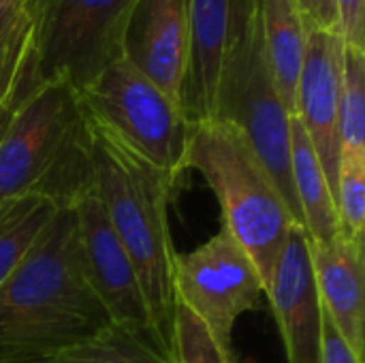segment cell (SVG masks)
Wrapping results in <instances>:
<instances>
[{"mask_svg":"<svg viewBox=\"0 0 365 363\" xmlns=\"http://www.w3.org/2000/svg\"><path fill=\"white\" fill-rule=\"evenodd\" d=\"M107 323L86 274L77 216L58 208L0 285V349L49 355Z\"/></svg>","mask_w":365,"mask_h":363,"instance_id":"1","label":"cell"},{"mask_svg":"<svg viewBox=\"0 0 365 363\" xmlns=\"http://www.w3.org/2000/svg\"><path fill=\"white\" fill-rule=\"evenodd\" d=\"M88 120L94 190L103 212L130 257L158 347L173 359V263L169 203L175 186L109 131Z\"/></svg>","mask_w":365,"mask_h":363,"instance_id":"2","label":"cell"},{"mask_svg":"<svg viewBox=\"0 0 365 363\" xmlns=\"http://www.w3.org/2000/svg\"><path fill=\"white\" fill-rule=\"evenodd\" d=\"M92 184V139L77 92L64 81L41 83L13 109L0 139V205L34 195L71 208Z\"/></svg>","mask_w":365,"mask_h":363,"instance_id":"3","label":"cell"},{"mask_svg":"<svg viewBox=\"0 0 365 363\" xmlns=\"http://www.w3.org/2000/svg\"><path fill=\"white\" fill-rule=\"evenodd\" d=\"M186 171H197L218 199L222 229L248 252L265 291L289 233L299 225L244 133L227 120L190 124Z\"/></svg>","mask_w":365,"mask_h":363,"instance_id":"4","label":"cell"},{"mask_svg":"<svg viewBox=\"0 0 365 363\" xmlns=\"http://www.w3.org/2000/svg\"><path fill=\"white\" fill-rule=\"evenodd\" d=\"M216 120H227L244 133L302 225L291 182V116L272 73L261 0H237L218 88Z\"/></svg>","mask_w":365,"mask_h":363,"instance_id":"5","label":"cell"},{"mask_svg":"<svg viewBox=\"0 0 365 363\" xmlns=\"http://www.w3.org/2000/svg\"><path fill=\"white\" fill-rule=\"evenodd\" d=\"M77 96L90 120L158 169L175 188L180 186L186 175L190 122L178 103L124 58L105 68Z\"/></svg>","mask_w":365,"mask_h":363,"instance_id":"6","label":"cell"},{"mask_svg":"<svg viewBox=\"0 0 365 363\" xmlns=\"http://www.w3.org/2000/svg\"><path fill=\"white\" fill-rule=\"evenodd\" d=\"M135 0H30L36 19V83L64 81L86 90L122 60Z\"/></svg>","mask_w":365,"mask_h":363,"instance_id":"7","label":"cell"},{"mask_svg":"<svg viewBox=\"0 0 365 363\" xmlns=\"http://www.w3.org/2000/svg\"><path fill=\"white\" fill-rule=\"evenodd\" d=\"M173 293L222 349H233V327L257 308L265 285L248 252L220 227L199 248L175 255Z\"/></svg>","mask_w":365,"mask_h":363,"instance_id":"8","label":"cell"},{"mask_svg":"<svg viewBox=\"0 0 365 363\" xmlns=\"http://www.w3.org/2000/svg\"><path fill=\"white\" fill-rule=\"evenodd\" d=\"M71 208L77 216L86 274L109 317V323L135 336H143L158 347L135 265L113 233L96 197L94 184Z\"/></svg>","mask_w":365,"mask_h":363,"instance_id":"9","label":"cell"},{"mask_svg":"<svg viewBox=\"0 0 365 363\" xmlns=\"http://www.w3.org/2000/svg\"><path fill=\"white\" fill-rule=\"evenodd\" d=\"M344 39L334 30L306 26L304 62L297 83L295 118L304 126L336 199L340 141L338 109L342 88Z\"/></svg>","mask_w":365,"mask_h":363,"instance_id":"10","label":"cell"},{"mask_svg":"<svg viewBox=\"0 0 365 363\" xmlns=\"http://www.w3.org/2000/svg\"><path fill=\"white\" fill-rule=\"evenodd\" d=\"M284 344L287 363H321L323 306L317 293L308 235L293 227L265 291Z\"/></svg>","mask_w":365,"mask_h":363,"instance_id":"11","label":"cell"},{"mask_svg":"<svg viewBox=\"0 0 365 363\" xmlns=\"http://www.w3.org/2000/svg\"><path fill=\"white\" fill-rule=\"evenodd\" d=\"M122 56L180 105L188 60L182 0H135L124 28Z\"/></svg>","mask_w":365,"mask_h":363,"instance_id":"12","label":"cell"},{"mask_svg":"<svg viewBox=\"0 0 365 363\" xmlns=\"http://www.w3.org/2000/svg\"><path fill=\"white\" fill-rule=\"evenodd\" d=\"M188 30V60L182 113L190 124L216 120L218 88L233 32L237 0H182Z\"/></svg>","mask_w":365,"mask_h":363,"instance_id":"13","label":"cell"},{"mask_svg":"<svg viewBox=\"0 0 365 363\" xmlns=\"http://www.w3.org/2000/svg\"><path fill=\"white\" fill-rule=\"evenodd\" d=\"M310 263L323 312L349 349L365 359V246L336 235L325 244H310Z\"/></svg>","mask_w":365,"mask_h":363,"instance_id":"14","label":"cell"},{"mask_svg":"<svg viewBox=\"0 0 365 363\" xmlns=\"http://www.w3.org/2000/svg\"><path fill=\"white\" fill-rule=\"evenodd\" d=\"M291 182L308 242H331L340 233L336 199L321 160L295 116H291Z\"/></svg>","mask_w":365,"mask_h":363,"instance_id":"15","label":"cell"},{"mask_svg":"<svg viewBox=\"0 0 365 363\" xmlns=\"http://www.w3.org/2000/svg\"><path fill=\"white\" fill-rule=\"evenodd\" d=\"M36 83V19L30 0H0V105L17 107Z\"/></svg>","mask_w":365,"mask_h":363,"instance_id":"16","label":"cell"},{"mask_svg":"<svg viewBox=\"0 0 365 363\" xmlns=\"http://www.w3.org/2000/svg\"><path fill=\"white\" fill-rule=\"evenodd\" d=\"M261 19L278 94L289 116H295L306 47V21L295 0H261Z\"/></svg>","mask_w":365,"mask_h":363,"instance_id":"17","label":"cell"},{"mask_svg":"<svg viewBox=\"0 0 365 363\" xmlns=\"http://www.w3.org/2000/svg\"><path fill=\"white\" fill-rule=\"evenodd\" d=\"M43 363H175L152 340L135 336L113 323L88 334L53 353Z\"/></svg>","mask_w":365,"mask_h":363,"instance_id":"18","label":"cell"},{"mask_svg":"<svg viewBox=\"0 0 365 363\" xmlns=\"http://www.w3.org/2000/svg\"><path fill=\"white\" fill-rule=\"evenodd\" d=\"M340 156H365V49L344 43L338 109Z\"/></svg>","mask_w":365,"mask_h":363,"instance_id":"19","label":"cell"},{"mask_svg":"<svg viewBox=\"0 0 365 363\" xmlns=\"http://www.w3.org/2000/svg\"><path fill=\"white\" fill-rule=\"evenodd\" d=\"M336 214L340 235L365 246V156H340Z\"/></svg>","mask_w":365,"mask_h":363,"instance_id":"20","label":"cell"},{"mask_svg":"<svg viewBox=\"0 0 365 363\" xmlns=\"http://www.w3.org/2000/svg\"><path fill=\"white\" fill-rule=\"evenodd\" d=\"M173 362L175 363H237L233 349H222L205 325L182 304H175L173 323Z\"/></svg>","mask_w":365,"mask_h":363,"instance_id":"21","label":"cell"},{"mask_svg":"<svg viewBox=\"0 0 365 363\" xmlns=\"http://www.w3.org/2000/svg\"><path fill=\"white\" fill-rule=\"evenodd\" d=\"M338 34L351 47L365 49V0H336Z\"/></svg>","mask_w":365,"mask_h":363,"instance_id":"22","label":"cell"},{"mask_svg":"<svg viewBox=\"0 0 365 363\" xmlns=\"http://www.w3.org/2000/svg\"><path fill=\"white\" fill-rule=\"evenodd\" d=\"M321 363H364L342 340V336L331 325L329 317L323 312V338H321Z\"/></svg>","mask_w":365,"mask_h":363,"instance_id":"23","label":"cell"},{"mask_svg":"<svg viewBox=\"0 0 365 363\" xmlns=\"http://www.w3.org/2000/svg\"><path fill=\"white\" fill-rule=\"evenodd\" d=\"M306 26L338 32V4L336 0H295Z\"/></svg>","mask_w":365,"mask_h":363,"instance_id":"24","label":"cell"},{"mask_svg":"<svg viewBox=\"0 0 365 363\" xmlns=\"http://www.w3.org/2000/svg\"><path fill=\"white\" fill-rule=\"evenodd\" d=\"M13 109L15 107H11V105H0V139H2V135H4V131H6V126L11 122Z\"/></svg>","mask_w":365,"mask_h":363,"instance_id":"25","label":"cell"}]
</instances>
